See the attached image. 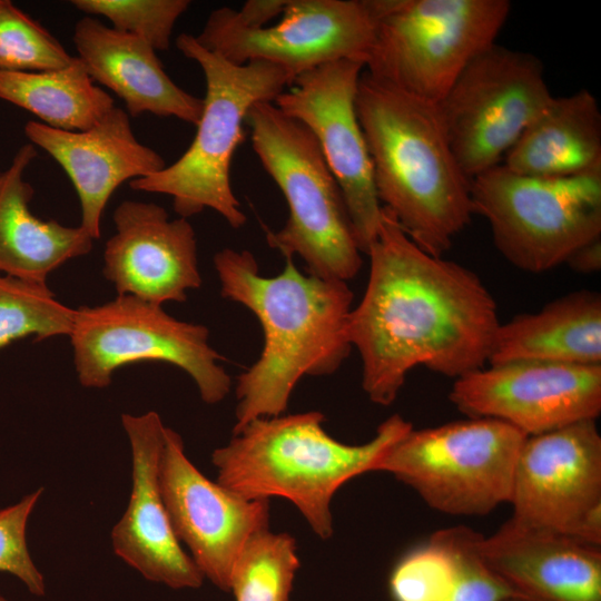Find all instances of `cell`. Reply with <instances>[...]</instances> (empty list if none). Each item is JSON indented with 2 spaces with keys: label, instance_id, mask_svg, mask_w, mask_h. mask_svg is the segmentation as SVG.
<instances>
[{
  "label": "cell",
  "instance_id": "9",
  "mask_svg": "<svg viewBox=\"0 0 601 601\" xmlns=\"http://www.w3.org/2000/svg\"><path fill=\"white\" fill-rule=\"evenodd\" d=\"M526 435L489 417H469L414 430L394 442L375 471L411 486L432 509L482 516L509 503Z\"/></svg>",
  "mask_w": 601,
  "mask_h": 601
},
{
  "label": "cell",
  "instance_id": "25",
  "mask_svg": "<svg viewBox=\"0 0 601 601\" xmlns=\"http://www.w3.org/2000/svg\"><path fill=\"white\" fill-rule=\"evenodd\" d=\"M0 99L33 114L51 128L67 131L91 128L115 107L112 97L95 85L77 57L55 70H0Z\"/></svg>",
  "mask_w": 601,
  "mask_h": 601
},
{
  "label": "cell",
  "instance_id": "21",
  "mask_svg": "<svg viewBox=\"0 0 601 601\" xmlns=\"http://www.w3.org/2000/svg\"><path fill=\"white\" fill-rule=\"evenodd\" d=\"M72 39L90 78L120 97L128 115L148 112L198 124L203 99L170 79L149 43L89 16L76 23Z\"/></svg>",
  "mask_w": 601,
  "mask_h": 601
},
{
  "label": "cell",
  "instance_id": "35",
  "mask_svg": "<svg viewBox=\"0 0 601 601\" xmlns=\"http://www.w3.org/2000/svg\"><path fill=\"white\" fill-rule=\"evenodd\" d=\"M505 601H514V600H505Z\"/></svg>",
  "mask_w": 601,
  "mask_h": 601
},
{
  "label": "cell",
  "instance_id": "8",
  "mask_svg": "<svg viewBox=\"0 0 601 601\" xmlns=\"http://www.w3.org/2000/svg\"><path fill=\"white\" fill-rule=\"evenodd\" d=\"M471 197L495 248L524 272L550 270L601 237V169L546 178L499 164L471 179Z\"/></svg>",
  "mask_w": 601,
  "mask_h": 601
},
{
  "label": "cell",
  "instance_id": "10",
  "mask_svg": "<svg viewBox=\"0 0 601 601\" xmlns=\"http://www.w3.org/2000/svg\"><path fill=\"white\" fill-rule=\"evenodd\" d=\"M69 337L78 380L88 388H105L118 368L141 362L179 367L207 404L223 401L231 387L206 326L179 321L161 305L131 295L77 308Z\"/></svg>",
  "mask_w": 601,
  "mask_h": 601
},
{
  "label": "cell",
  "instance_id": "3",
  "mask_svg": "<svg viewBox=\"0 0 601 601\" xmlns=\"http://www.w3.org/2000/svg\"><path fill=\"white\" fill-rule=\"evenodd\" d=\"M356 112L377 198L423 250L442 256L471 223V179L446 136L437 104L404 93L365 70Z\"/></svg>",
  "mask_w": 601,
  "mask_h": 601
},
{
  "label": "cell",
  "instance_id": "15",
  "mask_svg": "<svg viewBox=\"0 0 601 601\" xmlns=\"http://www.w3.org/2000/svg\"><path fill=\"white\" fill-rule=\"evenodd\" d=\"M469 417L502 421L526 436L597 420L601 365L519 361L465 374L449 395Z\"/></svg>",
  "mask_w": 601,
  "mask_h": 601
},
{
  "label": "cell",
  "instance_id": "26",
  "mask_svg": "<svg viewBox=\"0 0 601 601\" xmlns=\"http://www.w3.org/2000/svg\"><path fill=\"white\" fill-rule=\"evenodd\" d=\"M295 539L264 529L239 552L229 580L235 601H289L299 568Z\"/></svg>",
  "mask_w": 601,
  "mask_h": 601
},
{
  "label": "cell",
  "instance_id": "13",
  "mask_svg": "<svg viewBox=\"0 0 601 601\" xmlns=\"http://www.w3.org/2000/svg\"><path fill=\"white\" fill-rule=\"evenodd\" d=\"M509 503L518 521L601 546V436L595 421L526 436Z\"/></svg>",
  "mask_w": 601,
  "mask_h": 601
},
{
  "label": "cell",
  "instance_id": "18",
  "mask_svg": "<svg viewBox=\"0 0 601 601\" xmlns=\"http://www.w3.org/2000/svg\"><path fill=\"white\" fill-rule=\"evenodd\" d=\"M132 461L127 509L111 530L116 555L145 579L173 589H196L204 577L177 540L159 485L165 430L159 414H122Z\"/></svg>",
  "mask_w": 601,
  "mask_h": 601
},
{
  "label": "cell",
  "instance_id": "16",
  "mask_svg": "<svg viewBox=\"0 0 601 601\" xmlns=\"http://www.w3.org/2000/svg\"><path fill=\"white\" fill-rule=\"evenodd\" d=\"M159 485L171 529L203 574L229 591L247 540L267 529L269 500H248L206 477L188 459L181 436L166 426Z\"/></svg>",
  "mask_w": 601,
  "mask_h": 601
},
{
  "label": "cell",
  "instance_id": "31",
  "mask_svg": "<svg viewBox=\"0 0 601 601\" xmlns=\"http://www.w3.org/2000/svg\"><path fill=\"white\" fill-rule=\"evenodd\" d=\"M481 535L463 526L455 583L447 594L436 601L513 600L505 585L483 563L477 549Z\"/></svg>",
  "mask_w": 601,
  "mask_h": 601
},
{
  "label": "cell",
  "instance_id": "32",
  "mask_svg": "<svg viewBox=\"0 0 601 601\" xmlns=\"http://www.w3.org/2000/svg\"><path fill=\"white\" fill-rule=\"evenodd\" d=\"M286 2L287 0H249L240 10L229 8V14L242 27L262 28L283 13Z\"/></svg>",
  "mask_w": 601,
  "mask_h": 601
},
{
  "label": "cell",
  "instance_id": "24",
  "mask_svg": "<svg viewBox=\"0 0 601 601\" xmlns=\"http://www.w3.org/2000/svg\"><path fill=\"white\" fill-rule=\"evenodd\" d=\"M510 170L569 177L601 169V110L587 89L553 97L503 158Z\"/></svg>",
  "mask_w": 601,
  "mask_h": 601
},
{
  "label": "cell",
  "instance_id": "12",
  "mask_svg": "<svg viewBox=\"0 0 601 601\" xmlns=\"http://www.w3.org/2000/svg\"><path fill=\"white\" fill-rule=\"evenodd\" d=\"M279 21L237 24L228 7L211 11L196 40L235 65L266 61L302 73L337 60L364 63L373 45L376 0H287Z\"/></svg>",
  "mask_w": 601,
  "mask_h": 601
},
{
  "label": "cell",
  "instance_id": "19",
  "mask_svg": "<svg viewBox=\"0 0 601 601\" xmlns=\"http://www.w3.org/2000/svg\"><path fill=\"white\" fill-rule=\"evenodd\" d=\"M477 549L514 601H601V546L511 518Z\"/></svg>",
  "mask_w": 601,
  "mask_h": 601
},
{
  "label": "cell",
  "instance_id": "30",
  "mask_svg": "<svg viewBox=\"0 0 601 601\" xmlns=\"http://www.w3.org/2000/svg\"><path fill=\"white\" fill-rule=\"evenodd\" d=\"M42 493V487L37 489L16 504L0 510V572L18 578L37 597L45 594V579L29 553L26 531Z\"/></svg>",
  "mask_w": 601,
  "mask_h": 601
},
{
  "label": "cell",
  "instance_id": "29",
  "mask_svg": "<svg viewBox=\"0 0 601 601\" xmlns=\"http://www.w3.org/2000/svg\"><path fill=\"white\" fill-rule=\"evenodd\" d=\"M75 8L108 19L114 29L136 36L155 50H168L174 27L188 0H73Z\"/></svg>",
  "mask_w": 601,
  "mask_h": 601
},
{
  "label": "cell",
  "instance_id": "23",
  "mask_svg": "<svg viewBox=\"0 0 601 601\" xmlns=\"http://www.w3.org/2000/svg\"><path fill=\"white\" fill-rule=\"evenodd\" d=\"M519 361L601 365L600 294L575 290L501 323L489 364Z\"/></svg>",
  "mask_w": 601,
  "mask_h": 601
},
{
  "label": "cell",
  "instance_id": "6",
  "mask_svg": "<svg viewBox=\"0 0 601 601\" xmlns=\"http://www.w3.org/2000/svg\"><path fill=\"white\" fill-rule=\"evenodd\" d=\"M263 168L288 205V219L266 230L269 247L299 256L309 275L347 282L362 266L341 188L314 135L274 102H257L245 121Z\"/></svg>",
  "mask_w": 601,
  "mask_h": 601
},
{
  "label": "cell",
  "instance_id": "2",
  "mask_svg": "<svg viewBox=\"0 0 601 601\" xmlns=\"http://www.w3.org/2000/svg\"><path fill=\"white\" fill-rule=\"evenodd\" d=\"M285 259L278 275L266 277L249 250L214 256L221 296L253 312L264 336L258 359L237 377L233 433L255 418L283 415L302 377L336 372L352 348L347 283L304 275Z\"/></svg>",
  "mask_w": 601,
  "mask_h": 601
},
{
  "label": "cell",
  "instance_id": "33",
  "mask_svg": "<svg viewBox=\"0 0 601 601\" xmlns=\"http://www.w3.org/2000/svg\"><path fill=\"white\" fill-rule=\"evenodd\" d=\"M564 264L577 273L591 274L599 272L601 268V237L577 248Z\"/></svg>",
  "mask_w": 601,
  "mask_h": 601
},
{
  "label": "cell",
  "instance_id": "17",
  "mask_svg": "<svg viewBox=\"0 0 601 601\" xmlns=\"http://www.w3.org/2000/svg\"><path fill=\"white\" fill-rule=\"evenodd\" d=\"M114 223L102 273L118 295L162 306L185 302L189 289L199 288L197 240L188 219H170L154 203L124 200L114 211Z\"/></svg>",
  "mask_w": 601,
  "mask_h": 601
},
{
  "label": "cell",
  "instance_id": "22",
  "mask_svg": "<svg viewBox=\"0 0 601 601\" xmlns=\"http://www.w3.org/2000/svg\"><path fill=\"white\" fill-rule=\"evenodd\" d=\"M36 156V147L26 144L0 170V274L46 284L66 262L89 254L93 239L81 226L32 214L29 204L35 190L24 173Z\"/></svg>",
  "mask_w": 601,
  "mask_h": 601
},
{
  "label": "cell",
  "instance_id": "7",
  "mask_svg": "<svg viewBox=\"0 0 601 601\" xmlns=\"http://www.w3.org/2000/svg\"><path fill=\"white\" fill-rule=\"evenodd\" d=\"M365 71L410 96L439 104L464 68L495 43L509 0H376Z\"/></svg>",
  "mask_w": 601,
  "mask_h": 601
},
{
  "label": "cell",
  "instance_id": "27",
  "mask_svg": "<svg viewBox=\"0 0 601 601\" xmlns=\"http://www.w3.org/2000/svg\"><path fill=\"white\" fill-rule=\"evenodd\" d=\"M76 309L60 303L47 284L0 274V351L28 336H69Z\"/></svg>",
  "mask_w": 601,
  "mask_h": 601
},
{
  "label": "cell",
  "instance_id": "14",
  "mask_svg": "<svg viewBox=\"0 0 601 601\" xmlns=\"http://www.w3.org/2000/svg\"><path fill=\"white\" fill-rule=\"evenodd\" d=\"M364 63L337 60L299 75L274 101L316 138L336 179L359 250L376 239L382 205L377 198L367 144L356 112Z\"/></svg>",
  "mask_w": 601,
  "mask_h": 601
},
{
  "label": "cell",
  "instance_id": "11",
  "mask_svg": "<svg viewBox=\"0 0 601 601\" xmlns=\"http://www.w3.org/2000/svg\"><path fill=\"white\" fill-rule=\"evenodd\" d=\"M553 97L536 56L496 42L479 53L437 104L466 177L501 164Z\"/></svg>",
  "mask_w": 601,
  "mask_h": 601
},
{
  "label": "cell",
  "instance_id": "1",
  "mask_svg": "<svg viewBox=\"0 0 601 601\" xmlns=\"http://www.w3.org/2000/svg\"><path fill=\"white\" fill-rule=\"evenodd\" d=\"M366 255L368 280L348 337L373 403L392 404L416 366L456 380L489 363L501 322L474 272L423 250L384 207Z\"/></svg>",
  "mask_w": 601,
  "mask_h": 601
},
{
  "label": "cell",
  "instance_id": "28",
  "mask_svg": "<svg viewBox=\"0 0 601 601\" xmlns=\"http://www.w3.org/2000/svg\"><path fill=\"white\" fill-rule=\"evenodd\" d=\"M73 59L47 29L11 1L0 0V70H55Z\"/></svg>",
  "mask_w": 601,
  "mask_h": 601
},
{
  "label": "cell",
  "instance_id": "34",
  "mask_svg": "<svg viewBox=\"0 0 601 601\" xmlns=\"http://www.w3.org/2000/svg\"><path fill=\"white\" fill-rule=\"evenodd\" d=\"M0 601H7V599L0 594Z\"/></svg>",
  "mask_w": 601,
  "mask_h": 601
},
{
  "label": "cell",
  "instance_id": "4",
  "mask_svg": "<svg viewBox=\"0 0 601 601\" xmlns=\"http://www.w3.org/2000/svg\"><path fill=\"white\" fill-rule=\"evenodd\" d=\"M317 411L258 417L211 453L216 481L248 500L293 503L321 539L333 534L331 503L349 480L374 472L386 450L413 426L398 414L364 444H346L323 427Z\"/></svg>",
  "mask_w": 601,
  "mask_h": 601
},
{
  "label": "cell",
  "instance_id": "20",
  "mask_svg": "<svg viewBox=\"0 0 601 601\" xmlns=\"http://www.w3.org/2000/svg\"><path fill=\"white\" fill-rule=\"evenodd\" d=\"M24 134L70 178L80 201V226L93 240L100 237L104 211L117 187L166 166L156 150L138 141L129 115L117 107L83 131L60 130L30 120Z\"/></svg>",
  "mask_w": 601,
  "mask_h": 601
},
{
  "label": "cell",
  "instance_id": "5",
  "mask_svg": "<svg viewBox=\"0 0 601 601\" xmlns=\"http://www.w3.org/2000/svg\"><path fill=\"white\" fill-rule=\"evenodd\" d=\"M178 50L198 63L206 95L196 135L187 150L171 165L129 183L139 191L168 195L181 218L206 208L238 229L247 220L230 183V165L244 139L243 125L257 102H274L292 85L287 72L266 61L235 65L203 47L189 33L176 39Z\"/></svg>",
  "mask_w": 601,
  "mask_h": 601
}]
</instances>
